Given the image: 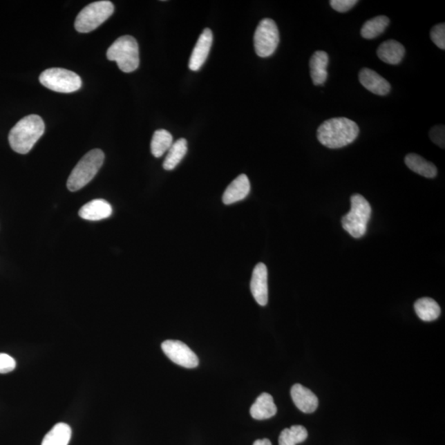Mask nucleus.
<instances>
[{"instance_id": "12", "label": "nucleus", "mask_w": 445, "mask_h": 445, "mask_svg": "<svg viewBox=\"0 0 445 445\" xmlns=\"http://www.w3.org/2000/svg\"><path fill=\"white\" fill-rule=\"evenodd\" d=\"M359 79L363 87L376 95L384 96L390 92L391 85L388 81L370 68H362L359 74Z\"/></svg>"}, {"instance_id": "27", "label": "nucleus", "mask_w": 445, "mask_h": 445, "mask_svg": "<svg viewBox=\"0 0 445 445\" xmlns=\"http://www.w3.org/2000/svg\"><path fill=\"white\" fill-rule=\"evenodd\" d=\"M16 368L14 358L7 354L0 353V374H8Z\"/></svg>"}, {"instance_id": "24", "label": "nucleus", "mask_w": 445, "mask_h": 445, "mask_svg": "<svg viewBox=\"0 0 445 445\" xmlns=\"http://www.w3.org/2000/svg\"><path fill=\"white\" fill-rule=\"evenodd\" d=\"M390 20L386 16L381 15L375 17L363 25L361 28V36L366 39H375L381 34L384 33Z\"/></svg>"}, {"instance_id": "3", "label": "nucleus", "mask_w": 445, "mask_h": 445, "mask_svg": "<svg viewBox=\"0 0 445 445\" xmlns=\"http://www.w3.org/2000/svg\"><path fill=\"white\" fill-rule=\"evenodd\" d=\"M104 153L101 149H95L87 153L81 158L68 177V189L77 191L91 182L104 164Z\"/></svg>"}, {"instance_id": "28", "label": "nucleus", "mask_w": 445, "mask_h": 445, "mask_svg": "<svg viewBox=\"0 0 445 445\" xmlns=\"http://www.w3.org/2000/svg\"><path fill=\"white\" fill-rule=\"evenodd\" d=\"M430 137L432 141L440 148L445 146V130L444 126H437L432 128L430 131Z\"/></svg>"}, {"instance_id": "25", "label": "nucleus", "mask_w": 445, "mask_h": 445, "mask_svg": "<svg viewBox=\"0 0 445 445\" xmlns=\"http://www.w3.org/2000/svg\"><path fill=\"white\" fill-rule=\"evenodd\" d=\"M307 431L302 426H293L282 430L279 437V445H296L305 442Z\"/></svg>"}, {"instance_id": "2", "label": "nucleus", "mask_w": 445, "mask_h": 445, "mask_svg": "<svg viewBox=\"0 0 445 445\" xmlns=\"http://www.w3.org/2000/svg\"><path fill=\"white\" fill-rule=\"evenodd\" d=\"M44 132V120L39 115H29L21 119L12 128L8 135V141L12 151L21 155H26L32 151Z\"/></svg>"}, {"instance_id": "17", "label": "nucleus", "mask_w": 445, "mask_h": 445, "mask_svg": "<svg viewBox=\"0 0 445 445\" xmlns=\"http://www.w3.org/2000/svg\"><path fill=\"white\" fill-rule=\"evenodd\" d=\"M276 413L277 408L273 397L267 392L262 393L250 409L252 417L258 421L267 420L275 416Z\"/></svg>"}, {"instance_id": "6", "label": "nucleus", "mask_w": 445, "mask_h": 445, "mask_svg": "<svg viewBox=\"0 0 445 445\" xmlns=\"http://www.w3.org/2000/svg\"><path fill=\"white\" fill-rule=\"evenodd\" d=\"M113 12L114 6L111 1L102 0L90 3L76 17L75 29L82 33L92 32L108 20Z\"/></svg>"}, {"instance_id": "11", "label": "nucleus", "mask_w": 445, "mask_h": 445, "mask_svg": "<svg viewBox=\"0 0 445 445\" xmlns=\"http://www.w3.org/2000/svg\"><path fill=\"white\" fill-rule=\"evenodd\" d=\"M213 44V33L209 28H205L196 41L191 55L189 68L192 71H198L208 58Z\"/></svg>"}, {"instance_id": "5", "label": "nucleus", "mask_w": 445, "mask_h": 445, "mask_svg": "<svg viewBox=\"0 0 445 445\" xmlns=\"http://www.w3.org/2000/svg\"><path fill=\"white\" fill-rule=\"evenodd\" d=\"M350 201L352 209L342 217L341 225L353 238H359L366 233L371 216V207L368 200L359 194L353 195Z\"/></svg>"}, {"instance_id": "10", "label": "nucleus", "mask_w": 445, "mask_h": 445, "mask_svg": "<svg viewBox=\"0 0 445 445\" xmlns=\"http://www.w3.org/2000/svg\"><path fill=\"white\" fill-rule=\"evenodd\" d=\"M250 287L256 302L261 306H266L268 303V272L264 263H258L255 267Z\"/></svg>"}, {"instance_id": "18", "label": "nucleus", "mask_w": 445, "mask_h": 445, "mask_svg": "<svg viewBox=\"0 0 445 445\" xmlns=\"http://www.w3.org/2000/svg\"><path fill=\"white\" fill-rule=\"evenodd\" d=\"M405 48L400 42L388 40L379 46L377 55L379 58L389 65H399L405 55Z\"/></svg>"}, {"instance_id": "30", "label": "nucleus", "mask_w": 445, "mask_h": 445, "mask_svg": "<svg viewBox=\"0 0 445 445\" xmlns=\"http://www.w3.org/2000/svg\"><path fill=\"white\" fill-rule=\"evenodd\" d=\"M254 445H272V442L267 439L256 440Z\"/></svg>"}, {"instance_id": "1", "label": "nucleus", "mask_w": 445, "mask_h": 445, "mask_svg": "<svg viewBox=\"0 0 445 445\" xmlns=\"http://www.w3.org/2000/svg\"><path fill=\"white\" fill-rule=\"evenodd\" d=\"M359 133L357 124L345 117L328 120L319 127L316 137L329 149H340L354 142Z\"/></svg>"}, {"instance_id": "29", "label": "nucleus", "mask_w": 445, "mask_h": 445, "mask_svg": "<svg viewBox=\"0 0 445 445\" xmlns=\"http://www.w3.org/2000/svg\"><path fill=\"white\" fill-rule=\"evenodd\" d=\"M358 3L357 0H332L330 4L334 10L345 12L352 10Z\"/></svg>"}, {"instance_id": "22", "label": "nucleus", "mask_w": 445, "mask_h": 445, "mask_svg": "<svg viewBox=\"0 0 445 445\" xmlns=\"http://www.w3.org/2000/svg\"><path fill=\"white\" fill-rule=\"evenodd\" d=\"M187 141L186 139H179L172 144L169 149L164 161V169L167 171L173 170L181 162L187 153Z\"/></svg>"}, {"instance_id": "26", "label": "nucleus", "mask_w": 445, "mask_h": 445, "mask_svg": "<svg viewBox=\"0 0 445 445\" xmlns=\"http://www.w3.org/2000/svg\"><path fill=\"white\" fill-rule=\"evenodd\" d=\"M432 41L442 50L445 49V24L435 25L430 31Z\"/></svg>"}, {"instance_id": "20", "label": "nucleus", "mask_w": 445, "mask_h": 445, "mask_svg": "<svg viewBox=\"0 0 445 445\" xmlns=\"http://www.w3.org/2000/svg\"><path fill=\"white\" fill-rule=\"evenodd\" d=\"M417 316L425 322H432L437 319L442 312L437 302L430 298L418 299L414 305Z\"/></svg>"}, {"instance_id": "8", "label": "nucleus", "mask_w": 445, "mask_h": 445, "mask_svg": "<svg viewBox=\"0 0 445 445\" xmlns=\"http://www.w3.org/2000/svg\"><path fill=\"white\" fill-rule=\"evenodd\" d=\"M280 42L279 30L271 19L261 21L254 34V48L260 57H271Z\"/></svg>"}, {"instance_id": "4", "label": "nucleus", "mask_w": 445, "mask_h": 445, "mask_svg": "<svg viewBox=\"0 0 445 445\" xmlns=\"http://www.w3.org/2000/svg\"><path fill=\"white\" fill-rule=\"evenodd\" d=\"M111 61H115L122 72L131 73L140 65L139 46L133 37L123 36L115 40L106 53Z\"/></svg>"}, {"instance_id": "23", "label": "nucleus", "mask_w": 445, "mask_h": 445, "mask_svg": "<svg viewBox=\"0 0 445 445\" xmlns=\"http://www.w3.org/2000/svg\"><path fill=\"white\" fill-rule=\"evenodd\" d=\"M173 144V135L168 131L158 130L153 133L151 140V153L155 158H160L164 155Z\"/></svg>"}, {"instance_id": "7", "label": "nucleus", "mask_w": 445, "mask_h": 445, "mask_svg": "<svg viewBox=\"0 0 445 445\" xmlns=\"http://www.w3.org/2000/svg\"><path fill=\"white\" fill-rule=\"evenodd\" d=\"M39 80L44 86L58 93H74L82 87V79L78 75L61 68H47Z\"/></svg>"}, {"instance_id": "14", "label": "nucleus", "mask_w": 445, "mask_h": 445, "mask_svg": "<svg viewBox=\"0 0 445 445\" xmlns=\"http://www.w3.org/2000/svg\"><path fill=\"white\" fill-rule=\"evenodd\" d=\"M251 190L249 179L245 174L239 175L226 188L223 195V202L225 205H232L245 200Z\"/></svg>"}, {"instance_id": "16", "label": "nucleus", "mask_w": 445, "mask_h": 445, "mask_svg": "<svg viewBox=\"0 0 445 445\" xmlns=\"http://www.w3.org/2000/svg\"><path fill=\"white\" fill-rule=\"evenodd\" d=\"M328 63V55L323 50L316 51L312 55L310 61V75L314 85H323L326 82Z\"/></svg>"}, {"instance_id": "13", "label": "nucleus", "mask_w": 445, "mask_h": 445, "mask_svg": "<svg viewBox=\"0 0 445 445\" xmlns=\"http://www.w3.org/2000/svg\"><path fill=\"white\" fill-rule=\"evenodd\" d=\"M290 393L294 404L301 412L312 413L318 408V397L309 388L303 387V385L294 384L291 388Z\"/></svg>"}, {"instance_id": "19", "label": "nucleus", "mask_w": 445, "mask_h": 445, "mask_svg": "<svg viewBox=\"0 0 445 445\" xmlns=\"http://www.w3.org/2000/svg\"><path fill=\"white\" fill-rule=\"evenodd\" d=\"M405 164L414 173L427 178H434L437 175V169L432 164L416 153H410L405 158Z\"/></svg>"}, {"instance_id": "9", "label": "nucleus", "mask_w": 445, "mask_h": 445, "mask_svg": "<svg viewBox=\"0 0 445 445\" xmlns=\"http://www.w3.org/2000/svg\"><path fill=\"white\" fill-rule=\"evenodd\" d=\"M162 350L171 361L180 366L193 369L199 365L198 356L182 341H165L162 342Z\"/></svg>"}, {"instance_id": "15", "label": "nucleus", "mask_w": 445, "mask_h": 445, "mask_svg": "<svg viewBox=\"0 0 445 445\" xmlns=\"http://www.w3.org/2000/svg\"><path fill=\"white\" fill-rule=\"evenodd\" d=\"M111 214H113V207L108 201L102 199L89 201L79 211V215L82 219L89 221L108 219Z\"/></svg>"}, {"instance_id": "21", "label": "nucleus", "mask_w": 445, "mask_h": 445, "mask_svg": "<svg viewBox=\"0 0 445 445\" xmlns=\"http://www.w3.org/2000/svg\"><path fill=\"white\" fill-rule=\"evenodd\" d=\"M71 435L70 426L66 423H58L46 435L41 445H68Z\"/></svg>"}]
</instances>
